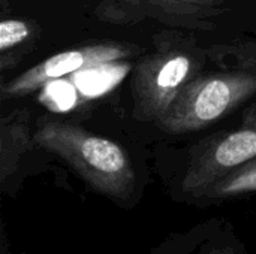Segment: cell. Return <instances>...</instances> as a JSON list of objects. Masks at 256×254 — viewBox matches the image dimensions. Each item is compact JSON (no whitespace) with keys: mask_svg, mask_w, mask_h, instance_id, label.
<instances>
[{"mask_svg":"<svg viewBox=\"0 0 256 254\" xmlns=\"http://www.w3.org/2000/svg\"><path fill=\"white\" fill-rule=\"evenodd\" d=\"M256 94V75L226 69L196 75L156 123L168 133L204 129L242 106Z\"/></svg>","mask_w":256,"mask_h":254,"instance_id":"cell-2","label":"cell"},{"mask_svg":"<svg viewBox=\"0 0 256 254\" xmlns=\"http://www.w3.org/2000/svg\"><path fill=\"white\" fill-rule=\"evenodd\" d=\"M34 144L28 129V112L22 109L4 114L0 120V183L4 193L14 196V177L26 153Z\"/></svg>","mask_w":256,"mask_h":254,"instance_id":"cell-6","label":"cell"},{"mask_svg":"<svg viewBox=\"0 0 256 254\" xmlns=\"http://www.w3.org/2000/svg\"><path fill=\"white\" fill-rule=\"evenodd\" d=\"M178 1L190 3V4H198V6H206V7H219L218 4H220L225 0H178Z\"/></svg>","mask_w":256,"mask_h":254,"instance_id":"cell-13","label":"cell"},{"mask_svg":"<svg viewBox=\"0 0 256 254\" xmlns=\"http://www.w3.org/2000/svg\"><path fill=\"white\" fill-rule=\"evenodd\" d=\"M201 66L198 48L184 45H171L141 58L130 81L136 117L158 123L182 90L201 73Z\"/></svg>","mask_w":256,"mask_h":254,"instance_id":"cell-3","label":"cell"},{"mask_svg":"<svg viewBox=\"0 0 256 254\" xmlns=\"http://www.w3.org/2000/svg\"><path fill=\"white\" fill-rule=\"evenodd\" d=\"M38 25L28 19L3 18L0 22V67L2 72L14 69L33 46Z\"/></svg>","mask_w":256,"mask_h":254,"instance_id":"cell-9","label":"cell"},{"mask_svg":"<svg viewBox=\"0 0 256 254\" xmlns=\"http://www.w3.org/2000/svg\"><path fill=\"white\" fill-rule=\"evenodd\" d=\"M256 157V118L243 126L208 139L183 165L171 183V196L177 202H192L212 184Z\"/></svg>","mask_w":256,"mask_h":254,"instance_id":"cell-4","label":"cell"},{"mask_svg":"<svg viewBox=\"0 0 256 254\" xmlns=\"http://www.w3.org/2000/svg\"><path fill=\"white\" fill-rule=\"evenodd\" d=\"M136 54V46L122 42H99L69 49L44 60L9 82H4L2 87V97L4 100L24 97L33 93L36 88H40L45 84L69 73L99 64L122 61Z\"/></svg>","mask_w":256,"mask_h":254,"instance_id":"cell-5","label":"cell"},{"mask_svg":"<svg viewBox=\"0 0 256 254\" xmlns=\"http://www.w3.org/2000/svg\"><path fill=\"white\" fill-rule=\"evenodd\" d=\"M134 7H138L144 15L158 18L162 22L176 27L212 30L214 25L210 21L212 16L225 12L224 7H206L190 4L178 0H126Z\"/></svg>","mask_w":256,"mask_h":254,"instance_id":"cell-7","label":"cell"},{"mask_svg":"<svg viewBox=\"0 0 256 254\" xmlns=\"http://www.w3.org/2000/svg\"><path fill=\"white\" fill-rule=\"evenodd\" d=\"M33 139L34 145L62 159L94 193L117 207L132 210L141 201L144 183L120 144L58 120L42 121Z\"/></svg>","mask_w":256,"mask_h":254,"instance_id":"cell-1","label":"cell"},{"mask_svg":"<svg viewBox=\"0 0 256 254\" xmlns=\"http://www.w3.org/2000/svg\"><path fill=\"white\" fill-rule=\"evenodd\" d=\"M222 222L224 219H212L200 222L184 231L171 232L159 244L153 246L147 254H192Z\"/></svg>","mask_w":256,"mask_h":254,"instance_id":"cell-10","label":"cell"},{"mask_svg":"<svg viewBox=\"0 0 256 254\" xmlns=\"http://www.w3.org/2000/svg\"><path fill=\"white\" fill-rule=\"evenodd\" d=\"M2 254H12L10 252V246H9V240H8V234H6V228L4 223L2 225V247H0Z\"/></svg>","mask_w":256,"mask_h":254,"instance_id":"cell-14","label":"cell"},{"mask_svg":"<svg viewBox=\"0 0 256 254\" xmlns=\"http://www.w3.org/2000/svg\"><path fill=\"white\" fill-rule=\"evenodd\" d=\"M192 254H249V252L234 226L224 220Z\"/></svg>","mask_w":256,"mask_h":254,"instance_id":"cell-11","label":"cell"},{"mask_svg":"<svg viewBox=\"0 0 256 254\" xmlns=\"http://www.w3.org/2000/svg\"><path fill=\"white\" fill-rule=\"evenodd\" d=\"M256 195V157L207 187L194 202V207L208 208Z\"/></svg>","mask_w":256,"mask_h":254,"instance_id":"cell-8","label":"cell"},{"mask_svg":"<svg viewBox=\"0 0 256 254\" xmlns=\"http://www.w3.org/2000/svg\"><path fill=\"white\" fill-rule=\"evenodd\" d=\"M212 54H218L220 60H232V67L248 70L256 75V42H236L230 45H218L212 48ZM256 118V103L246 112L243 120Z\"/></svg>","mask_w":256,"mask_h":254,"instance_id":"cell-12","label":"cell"}]
</instances>
